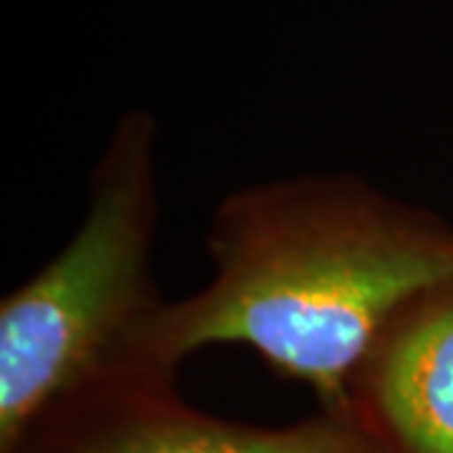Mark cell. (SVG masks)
I'll return each instance as SVG.
<instances>
[{"label": "cell", "mask_w": 453, "mask_h": 453, "mask_svg": "<svg viewBox=\"0 0 453 453\" xmlns=\"http://www.w3.org/2000/svg\"><path fill=\"white\" fill-rule=\"evenodd\" d=\"M207 252L211 277L142 327L134 365L177 372L202 348L244 345L333 413H350L383 325L453 280V229L356 174L247 184L211 214Z\"/></svg>", "instance_id": "6da1fadb"}, {"label": "cell", "mask_w": 453, "mask_h": 453, "mask_svg": "<svg viewBox=\"0 0 453 453\" xmlns=\"http://www.w3.org/2000/svg\"><path fill=\"white\" fill-rule=\"evenodd\" d=\"M159 129L124 113L98 154L73 237L0 303V453L50 405L104 375L136 368L134 342L162 308Z\"/></svg>", "instance_id": "7a4b0ae2"}, {"label": "cell", "mask_w": 453, "mask_h": 453, "mask_svg": "<svg viewBox=\"0 0 453 453\" xmlns=\"http://www.w3.org/2000/svg\"><path fill=\"white\" fill-rule=\"evenodd\" d=\"M177 372L127 368L53 403L8 453H390L356 413L262 428L184 403Z\"/></svg>", "instance_id": "3957f363"}, {"label": "cell", "mask_w": 453, "mask_h": 453, "mask_svg": "<svg viewBox=\"0 0 453 453\" xmlns=\"http://www.w3.org/2000/svg\"><path fill=\"white\" fill-rule=\"evenodd\" d=\"M348 405L390 453H453V280L383 325L350 375Z\"/></svg>", "instance_id": "277c9868"}]
</instances>
